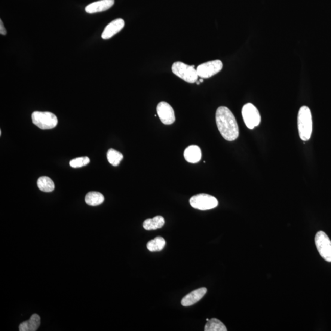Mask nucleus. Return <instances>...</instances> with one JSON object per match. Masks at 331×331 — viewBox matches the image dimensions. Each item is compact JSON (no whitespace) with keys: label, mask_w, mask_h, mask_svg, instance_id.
Returning a JSON list of instances; mask_svg holds the SVG:
<instances>
[{"label":"nucleus","mask_w":331,"mask_h":331,"mask_svg":"<svg viewBox=\"0 0 331 331\" xmlns=\"http://www.w3.org/2000/svg\"><path fill=\"white\" fill-rule=\"evenodd\" d=\"M216 121L218 130L224 139L228 141L238 139L239 134L238 123L228 107L220 106L217 109Z\"/></svg>","instance_id":"nucleus-1"},{"label":"nucleus","mask_w":331,"mask_h":331,"mask_svg":"<svg viewBox=\"0 0 331 331\" xmlns=\"http://www.w3.org/2000/svg\"><path fill=\"white\" fill-rule=\"evenodd\" d=\"M297 127L302 140L308 141L311 139L313 129L312 116L311 109L308 106H303L299 110Z\"/></svg>","instance_id":"nucleus-2"},{"label":"nucleus","mask_w":331,"mask_h":331,"mask_svg":"<svg viewBox=\"0 0 331 331\" xmlns=\"http://www.w3.org/2000/svg\"><path fill=\"white\" fill-rule=\"evenodd\" d=\"M171 69L175 75L190 84H193L198 81L199 76L194 66H190L181 61H177L173 63Z\"/></svg>","instance_id":"nucleus-3"},{"label":"nucleus","mask_w":331,"mask_h":331,"mask_svg":"<svg viewBox=\"0 0 331 331\" xmlns=\"http://www.w3.org/2000/svg\"><path fill=\"white\" fill-rule=\"evenodd\" d=\"M32 119L33 124L42 130H50L58 124L56 115L49 112H34Z\"/></svg>","instance_id":"nucleus-4"},{"label":"nucleus","mask_w":331,"mask_h":331,"mask_svg":"<svg viewBox=\"0 0 331 331\" xmlns=\"http://www.w3.org/2000/svg\"><path fill=\"white\" fill-rule=\"evenodd\" d=\"M190 204L196 209L207 210L217 207L219 202L214 196L201 193V194L193 196L190 199Z\"/></svg>","instance_id":"nucleus-5"},{"label":"nucleus","mask_w":331,"mask_h":331,"mask_svg":"<svg viewBox=\"0 0 331 331\" xmlns=\"http://www.w3.org/2000/svg\"><path fill=\"white\" fill-rule=\"evenodd\" d=\"M242 115L248 128L253 130L260 124L261 115L259 110L253 104L247 103L242 107Z\"/></svg>","instance_id":"nucleus-6"},{"label":"nucleus","mask_w":331,"mask_h":331,"mask_svg":"<svg viewBox=\"0 0 331 331\" xmlns=\"http://www.w3.org/2000/svg\"><path fill=\"white\" fill-rule=\"evenodd\" d=\"M315 242L321 256L331 262V241L329 236L323 231H319L315 235Z\"/></svg>","instance_id":"nucleus-7"},{"label":"nucleus","mask_w":331,"mask_h":331,"mask_svg":"<svg viewBox=\"0 0 331 331\" xmlns=\"http://www.w3.org/2000/svg\"><path fill=\"white\" fill-rule=\"evenodd\" d=\"M223 68L222 61L219 60L207 61L199 65L196 69L199 78L208 79L219 73Z\"/></svg>","instance_id":"nucleus-8"},{"label":"nucleus","mask_w":331,"mask_h":331,"mask_svg":"<svg viewBox=\"0 0 331 331\" xmlns=\"http://www.w3.org/2000/svg\"><path fill=\"white\" fill-rule=\"evenodd\" d=\"M156 111L162 124L169 125L173 124L176 121V116L173 107L165 101H161L158 104Z\"/></svg>","instance_id":"nucleus-9"},{"label":"nucleus","mask_w":331,"mask_h":331,"mask_svg":"<svg viewBox=\"0 0 331 331\" xmlns=\"http://www.w3.org/2000/svg\"><path fill=\"white\" fill-rule=\"evenodd\" d=\"M125 26V21L122 18H117L107 25L102 33L103 39H109L117 34Z\"/></svg>","instance_id":"nucleus-10"},{"label":"nucleus","mask_w":331,"mask_h":331,"mask_svg":"<svg viewBox=\"0 0 331 331\" xmlns=\"http://www.w3.org/2000/svg\"><path fill=\"white\" fill-rule=\"evenodd\" d=\"M207 291V288L202 287L192 291L183 297L181 301L183 306H188L195 304L203 297Z\"/></svg>","instance_id":"nucleus-11"},{"label":"nucleus","mask_w":331,"mask_h":331,"mask_svg":"<svg viewBox=\"0 0 331 331\" xmlns=\"http://www.w3.org/2000/svg\"><path fill=\"white\" fill-rule=\"evenodd\" d=\"M115 0H100L91 3L85 8L88 13L93 14L96 12L105 11L114 5Z\"/></svg>","instance_id":"nucleus-12"},{"label":"nucleus","mask_w":331,"mask_h":331,"mask_svg":"<svg viewBox=\"0 0 331 331\" xmlns=\"http://www.w3.org/2000/svg\"><path fill=\"white\" fill-rule=\"evenodd\" d=\"M201 150L198 146H190L184 151V157L190 163H197L201 160Z\"/></svg>","instance_id":"nucleus-13"},{"label":"nucleus","mask_w":331,"mask_h":331,"mask_svg":"<svg viewBox=\"0 0 331 331\" xmlns=\"http://www.w3.org/2000/svg\"><path fill=\"white\" fill-rule=\"evenodd\" d=\"M41 324V318L38 314L31 316L29 320L23 322L19 326L20 331H36Z\"/></svg>","instance_id":"nucleus-14"},{"label":"nucleus","mask_w":331,"mask_h":331,"mask_svg":"<svg viewBox=\"0 0 331 331\" xmlns=\"http://www.w3.org/2000/svg\"><path fill=\"white\" fill-rule=\"evenodd\" d=\"M165 220L163 217L156 216L153 219H148L144 221L143 228L147 231L161 228L164 225Z\"/></svg>","instance_id":"nucleus-15"},{"label":"nucleus","mask_w":331,"mask_h":331,"mask_svg":"<svg viewBox=\"0 0 331 331\" xmlns=\"http://www.w3.org/2000/svg\"><path fill=\"white\" fill-rule=\"evenodd\" d=\"M85 200L88 205L91 206H97L103 203L104 197L100 192H90L85 196Z\"/></svg>","instance_id":"nucleus-16"},{"label":"nucleus","mask_w":331,"mask_h":331,"mask_svg":"<svg viewBox=\"0 0 331 331\" xmlns=\"http://www.w3.org/2000/svg\"><path fill=\"white\" fill-rule=\"evenodd\" d=\"M38 188L40 190L44 192H51L55 188V185L53 181L50 178L43 176L39 178L37 182Z\"/></svg>","instance_id":"nucleus-17"},{"label":"nucleus","mask_w":331,"mask_h":331,"mask_svg":"<svg viewBox=\"0 0 331 331\" xmlns=\"http://www.w3.org/2000/svg\"><path fill=\"white\" fill-rule=\"evenodd\" d=\"M166 241L163 238L158 236L147 244V248L150 251H161L164 248Z\"/></svg>","instance_id":"nucleus-18"},{"label":"nucleus","mask_w":331,"mask_h":331,"mask_svg":"<svg viewBox=\"0 0 331 331\" xmlns=\"http://www.w3.org/2000/svg\"><path fill=\"white\" fill-rule=\"evenodd\" d=\"M205 331H226L225 324L217 318H211L207 321L205 326Z\"/></svg>","instance_id":"nucleus-19"},{"label":"nucleus","mask_w":331,"mask_h":331,"mask_svg":"<svg viewBox=\"0 0 331 331\" xmlns=\"http://www.w3.org/2000/svg\"><path fill=\"white\" fill-rule=\"evenodd\" d=\"M107 158L110 164L116 167L123 159V155L115 149H110L107 151Z\"/></svg>","instance_id":"nucleus-20"},{"label":"nucleus","mask_w":331,"mask_h":331,"mask_svg":"<svg viewBox=\"0 0 331 331\" xmlns=\"http://www.w3.org/2000/svg\"><path fill=\"white\" fill-rule=\"evenodd\" d=\"M90 159L87 156L77 158L70 161V166L74 168H78L84 167L90 163Z\"/></svg>","instance_id":"nucleus-21"},{"label":"nucleus","mask_w":331,"mask_h":331,"mask_svg":"<svg viewBox=\"0 0 331 331\" xmlns=\"http://www.w3.org/2000/svg\"><path fill=\"white\" fill-rule=\"evenodd\" d=\"M0 33H1V35H6V33H7L5 29L4 26H3L2 20L0 21Z\"/></svg>","instance_id":"nucleus-22"},{"label":"nucleus","mask_w":331,"mask_h":331,"mask_svg":"<svg viewBox=\"0 0 331 331\" xmlns=\"http://www.w3.org/2000/svg\"><path fill=\"white\" fill-rule=\"evenodd\" d=\"M207 320V321H208V320H209V319L207 318V320Z\"/></svg>","instance_id":"nucleus-23"}]
</instances>
